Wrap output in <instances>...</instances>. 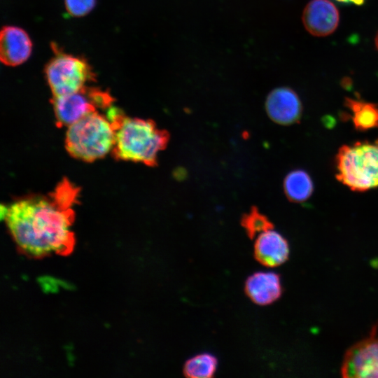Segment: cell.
Masks as SVG:
<instances>
[{
	"instance_id": "2",
	"label": "cell",
	"mask_w": 378,
	"mask_h": 378,
	"mask_svg": "<svg viewBox=\"0 0 378 378\" xmlns=\"http://www.w3.org/2000/svg\"><path fill=\"white\" fill-rule=\"evenodd\" d=\"M115 128L113 153L118 160L157 164L158 155L166 146L169 134L150 120L125 117L120 112L112 121Z\"/></svg>"
},
{
	"instance_id": "18",
	"label": "cell",
	"mask_w": 378,
	"mask_h": 378,
	"mask_svg": "<svg viewBox=\"0 0 378 378\" xmlns=\"http://www.w3.org/2000/svg\"><path fill=\"white\" fill-rule=\"evenodd\" d=\"M339 1L344 3H354L356 4H360L364 2L365 0H337Z\"/></svg>"
},
{
	"instance_id": "10",
	"label": "cell",
	"mask_w": 378,
	"mask_h": 378,
	"mask_svg": "<svg viewBox=\"0 0 378 378\" xmlns=\"http://www.w3.org/2000/svg\"><path fill=\"white\" fill-rule=\"evenodd\" d=\"M32 49L28 34L15 26H4L0 34V59L7 66H18L28 59Z\"/></svg>"
},
{
	"instance_id": "5",
	"label": "cell",
	"mask_w": 378,
	"mask_h": 378,
	"mask_svg": "<svg viewBox=\"0 0 378 378\" xmlns=\"http://www.w3.org/2000/svg\"><path fill=\"white\" fill-rule=\"evenodd\" d=\"M55 49V56L45 67L46 78L53 97L80 91L87 82L94 78V74L85 59Z\"/></svg>"
},
{
	"instance_id": "17",
	"label": "cell",
	"mask_w": 378,
	"mask_h": 378,
	"mask_svg": "<svg viewBox=\"0 0 378 378\" xmlns=\"http://www.w3.org/2000/svg\"><path fill=\"white\" fill-rule=\"evenodd\" d=\"M66 9L74 17L88 14L94 7L96 0H64Z\"/></svg>"
},
{
	"instance_id": "16",
	"label": "cell",
	"mask_w": 378,
	"mask_h": 378,
	"mask_svg": "<svg viewBox=\"0 0 378 378\" xmlns=\"http://www.w3.org/2000/svg\"><path fill=\"white\" fill-rule=\"evenodd\" d=\"M241 223L251 239H253L258 233L274 227L273 224L267 217L259 212L255 208H253L249 213L244 215Z\"/></svg>"
},
{
	"instance_id": "1",
	"label": "cell",
	"mask_w": 378,
	"mask_h": 378,
	"mask_svg": "<svg viewBox=\"0 0 378 378\" xmlns=\"http://www.w3.org/2000/svg\"><path fill=\"white\" fill-rule=\"evenodd\" d=\"M76 190L64 181L49 196L20 199L1 207V216L20 249L38 258L71 251L74 244L71 206Z\"/></svg>"
},
{
	"instance_id": "3",
	"label": "cell",
	"mask_w": 378,
	"mask_h": 378,
	"mask_svg": "<svg viewBox=\"0 0 378 378\" xmlns=\"http://www.w3.org/2000/svg\"><path fill=\"white\" fill-rule=\"evenodd\" d=\"M336 178L356 192L378 187V138L342 146L335 156Z\"/></svg>"
},
{
	"instance_id": "7",
	"label": "cell",
	"mask_w": 378,
	"mask_h": 378,
	"mask_svg": "<svg viewBox=\"0 0 378 378\" xmlns=\"http://www.w3.org/2000/svg\"><path fill=\"white\" fill-rule=\"evenodd\" d=\"M52 103L57 123L67 127L98 107L87 86L76 92L53 97Z\"/></svg>"
},
{
	"instance_id": "13",
	"label": "cell",
	"mask_w": 378,
	"mask_h": 378,
	"mask_svg": "<svg viewBox=\"0 0 378 378\" xmlns=\"http://www.w3.org/2000/svg\"><path fill=\"white\" fill-rule=\"evenodd\" d=\"M344 106L349 110L354 127L357 131L367 132L378 128V104L349 97Z\"/></svg>"
},
{
	"instance_id": "6",
	"label": "cell",
	"mask_w": 378,
	"mask_h": 378,
	"mask_svg": "<svg viewBox=\"0 0 378 378\" xmlns=\"http://www.w3.org/2000/svg\"><path fill=\"white\" fill-rule=\"evenodd\" d=\"M341 372L343 377H378V335L375 328L370 335L348 349Z\"/></svg>"
},
{
	"instance_id": "12",
	"label": "cell",
	"mask_w": 378,
	"mask_h": 378,
	"mask_svg": "<svg viewBox=\"0 0 378 378\" xmlns=\"http://www.w3.org/2000/svg\"><path fill=\"white\" fill-rule=\"evenodd\" d=\"M247 296L255 304L267 305L277 300L282 294L280 276L272 272H258L245 283Z\"/></svg>"
},
{
	"instance_id": "9",
	"label": "cell",
	"mask_w": 378,
	"mask_h": 378,
	"mask_svg": "<svg viewBox=\"0 0 378 378\" xmlns=\"http://www.w3.org/2000/svg\"><path fill=\"white\" fill-rule=\"evenodd\" d=\"M340 20L336 6L329 0H311L302 13L306 30L315 36H326L337 27Z\"/></svg>"
},
{
	"instance_id": "11",
	"label": "cell",
	"mask_w": 378,
	"mask_h": 378,
	"mask_svg": "<svg viewBox=\"0 0 378 378\" xmlns=\"http://www.w3.org/2000/svg\"><path fill=\"white\" fill-rule=\"evenodd\" d=\"M289 255V245L280 233L270 229L262 232L254 243V256L266 267H276L285 262Z\"/></svg>"
},
{
	"instance_id": "15",
	"label": "cell",
	"mask_w": 378,
	"mask_h": 378,
	"mask_svg": "<svg viewBox=\"0 0 378 378\" xmlns=\"http://www.w3.org/2000/svg\"><path fill=\"white\" fill-rule=\"evenodd\" d=\"M218 360L212 354L202 353L189 358L184 365L183 373L187 377L207 378L214 376Z\"/></svg>"
},
{
	"instance_id": "4",
	"label": "cell",
	"mask_w": 378,
	"mask_h": 378,
	"mask_svg": "<svg viewBox=\"0 0 378 378\" xmlns=\"http://www.w3.org/2000/svg\"><path fill=\"white\" fill-rule=\"evenodd\" d=\"M115 128L107 116L97 111L68 126L65 145L74 158L92 162L113 150Z\"/></svg>"
},
{
	"instance_id": "8",
	"label": "cell",
	"mask_w": 378,
	"mask_h": 378,
	"mask_svg": "<svg viewBox=\"0 0 378 378\" xmlns=\"http://www.w3.org/2000/svg\"><path fill=\"white\" fill-rule=\"evenodd\" d=\"M269 117L282 125L299 122L302 114V105L297 93L290 88L280 87L272 90L265 101Z\"/></svg>"
},
{
	"instance_id": "14",
	"label": "cell",
	"mask_w": 378,
	"mask_h": 378,
	"mask_svg": "<svg viewBox=\"0 0 378 378\" xmlns=\"http://www.w3.org/2000/svg\"><path fill=\"white\" fill-rule=\"evenodd\" d=\"M287 198L295 203L307 200L313 194L314 183L309 174L302 169L290 172L284 181Z\"/></svg>"
},
{
	"instance_id": "19",
	"label": "cell",
	"mask_w": 378,
	"mask_h": 378,
	"mask_svg": "<svg viewBox=\"0 0 378 378\" xmlns=\"http://www.w3.org/2000/svg\"><path fill=\"white\" fill-rule=\"evenodd\" d=\"M374 43H375V46L377 49L378 50V32L375 36Z\"/></svg>"
}]
</instances>
